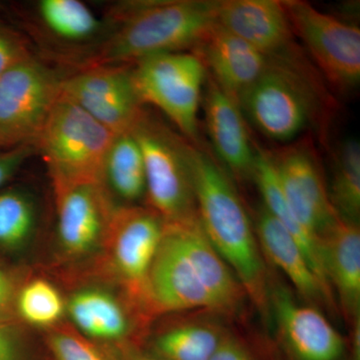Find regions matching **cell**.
I'll return each instance as SVG.
<instances>
[{
  "label": "cell",
  "instance_id": "cell-1",
  "mask_svg": "<svg viewBox=\"0 0 360 360\" xmlns=\"http://www.w3.org/2000/svg\"><path fill=\"white\" fill-rule=\"evenodd\" d=\"M245 295L238 278L206 236L198 215L165 221L149 271L148 314L196 309L232 314Z\"/></svg>",
  "mask_w": 360,
  "mask_h": 360
},
{
  "label": "cell",
  "instance_id": "cell-2",
  "mask_svg": "<svg viewBox=\"0 0 360 360\" xmlns=\"http://www.w3.org/2000/svg\"><path fill=\"white\" fill-rule=\"evenodd\" d=\"M187 160L201 226L260 311L269 305L264 260L250 217L229 174L200 143L187 141Z\"/></svg>",
  "mask_w": 360,
  "mask_h": 360
},
{
  "label": "cell",
  "instance_id": "cell-3",
  "mask_svg": "<svg viewBox=\"0 0 360 360\" xmlns=\"http://www.w3.org/2000/svg\"><path fill=\"white\" fill-rule=\"evenodd\" d=\"M217 1H129L113 6L103 44L82 63L132 65L141 59L193 51L217 23Z\"/></svg>",
  "mask_w": 360,
  "mask_h": 360
},
{
  "label": "cell",
  "instance_id": "cell-4",
  "mask_svg": "<svg viewBox=\"0 0 360 360\" xmlns=\"http://www.w3.org/2000/svg\"><path fill=\"white\" fill-rule=\"evenodd\" d=\"M307 66L296 45L269 58L262 75L239 98L243 115L272 141H291L309 127H324L331 103Z\"/></svg>",
  "mask_w": 360,
  "mask_h": 360
},
{
  "label": "cell",
  "instance_id": "cell-5",
  "mask_svg": "<svg viewBox=\"0 0 360 360\" xmlns=\"http://www.w3.org/2000/svg\"><path fill=\"white\" fill-rule=\"evenodd\" d=\"M115 134L59 94L35 141L52 184L99 182Z\"/></svg>",
  "mask_w": 360,
  "mask_h": 360
},
{
  "label": "cell",
  "instance_id": "cell-6",
  "mask_svg": "<svg viewBox=\"0 0 360 360\" xmlns=\"http://www.w3.org/2000/svg\"><path fill=\"white\" fill-rule=\"evenodd\" d=\"M132 79L141 103L169 118L181 136L200 143V112L207 71L193 51L168 52L131 65Z\"/></svg>",
  "mask_w": 360,
  "mask_h": 360
},
{
  "label": "cell",
  "instance_id": "cell-7",
  "mask_svg": "<svg viewBox=\"0 0 360 360\" xmlns=\"http://www.w3.org/2000/svg\"><path fill=\"white\" fill-rule=\"evenodd\" d=\"M143 156L148 207L165 221L196 217L187 139L144 112L130 130Z\"/></svg>",
  "mask_w": 360,
  "mask_h": 360
},
{
  "label": "cell",
  "instance_id": "cell-8",
  "mask_svg": "<svg viewBox=\"0 0 360 360\" xmlns=\"http://www.w3.org/2000/svg\"><path fill=\"white\" fill-rule=\"evenodd\" d=\"M63 77L34 56L0 77V149L32 146L58 101Z\"/></svg>",
  "mask_w": 360,
  "mask_h": 360
},
{
  "label": "cell",
  "instance_id": "cell-9",
  "mask_svg": "<svg viewBox=\"0 0 360 360\" xmlns=\"http://www.w3.org/2000/svg\"><path fill=\"white\" fill-rule=\"evenodd\" d=\"M165 224L162 217L149 207H117L104 241L103 248L110 274L127 293L130 304L143 314H146L149 271Z\"/></svg>",
  "mask_w": 360,
  "mask_h": 360
},
{
  "label": "cell",
  "instance_id": "cell-10",
  "mask_svg": "<svg viewBox=\"0 0 360 360\" xmlns=\"http://www.w3.org/2000/svg\"><path fill=\"white\" fill-rule=\"evenodd\" d=\"M295 37H300L315 65L340 89H354L360 80V30L309 2L283 1Z\"/></svg>",
  "mask_w": 360,
  "mask_h": 360
},
{
  "label": "cell",
  "instance_id": "cell-11",
  "mask_svg": "<svg viewBox=\"0 0 360 360\" xmlns=\"http://www.w3.org/2000/svg\"><path fill=\"white\" fill-rule=\"evenodd\" d=\"M60 96L115 134L130 131L146 112L135 89L131 65H94L63 77Z\"/></svg>",
  "mask_w": 360,
  "mask_h": 360
},
{
  "label": "cell",
  "instance_id": "cell-12",
  "mask_svg": "<svg viewBox=\"0 0 360 360\" xmlns=\"http://www.w3.org/2000/svg\"><path fill=\"white\" fill-rule=\"evenodd\" d=\"M277 180L298 221L321 239L340 219L331 202L321 163L311 142H295L270 151Z\"/></svg>",
  "mask_w": 360,
  "mask_h": 360
},
{
  "label": "cell",
  "instance_id": "cell-13",
  "mask_svg": "<svg viewBox=\"0 0 360 360\" xmlns=\"http://www.w3.org/2000/svg\"><path fill=\"white\" fill-rule=\"evenodd\" d=\"M61 255L78 262L103 250L115 207L99 182L53 184Z\"/></svg>",
  "mask_w": 360,
  "mask_h": 360
},
{
  "label": "cell",
  "instance_id": "cell-14",
  "mask_svg": "<svg viewBox=\"0 0 360 360\" xmlns=\"http://www.w3.org/2000/svg\"><path fill=\"white\" fill-rule=\"evenodd\" d=\"M217 22L267 58L295 46L290 18L279 0H219Z\"/></svg>",
  "mask_w": 360,
  "mask_h": 360
},
{
  "label": "cell",
  "instance_id": "cell-15",
  "mask_svg": "<svg viewBox=\"0 0 360 360\" xmlns=\"http://www.w3.org/2000/svg\"><path fill=\"white\" fill-rule=\"evenodd\" d=\"M202 98L206 130L219 161L236 176H252L255 144L240 105L208 75Z\"/></svg>",
  "mask_w": 360,
  "mask_h": 360
},
{
  "label": "cell",
  "instance_id": "cell-16",
  "mask_svg": "<svg viewBox=\"0 0 360 360\" xmlns=\"http://www.w3.org/2000/svg\"><path fill=\"white\" fill-rule=\"evenodd\" d=\"M193 51L202 60L208 77L238 103L269 63L267 56L217 22Z\"/></svg>",
  "mask_w": 360,
  "mask_h": 360
},
{
  "label": "cell",
  "instance_id": "cell-17",
  "mask_svg": "<svg viewBox=\"0 0 360 360\" xmlns=\"http://www.w3.org/2000/svg\"><path fill=\"white\" fill-rule=\"evenodd\" d=\"M277 323L286 347L297 360H338L345 341L319 310L298 304L285 290L272 295Z\"/></svg>",
  "mask_w": 360,
  "mask_h": 360
},
{
  "label": "cell",
  "instance_id": "cell-18",
  "mask_svg": "<svg viewBox=\"0 0 360 360\" xmlns=\"http://www.w3.org/2000/svg\"><path fill=\"white\" fill-rule=\"evenodd\" d=\"M322 260L329 285L340 297L341 309L354 323L360 312V231L356 222L343 219L321 238Z\"/></svg>",
  "mask_w": 360,
  "mask_h": 360
},
{
  "label": "cell",
  "instance_id": "cell-19",
  "mask_svg": "<svg viewBox=\"0 0 360 360\" xmlns=\"http://www.w3.org/2000/svg\"><path fill=\"white\" fill-rule=\"evenodd\" d=\"M257 234L264 255L285 274L303 298L309 302H333L302 248L264 206L257 214Z\"/></svg>",
  "mask_w": 360,
  "mask_h": 360
},
{
  "label": "cell",
  "instance_id": "cell-20",
  "mask_svg": "<svg viewBox=\"0 0 360 360\" xmlns=\"http://www.w3.org/2000/svg\"><path fill=\"white\" fill-rule=\"evenodd\" d=\"M66 311L73 328L90 340L118 342L132 329L127 304L115 293L96 286L73 292L66 302Z\"/></svg>",
  "mask_w": 360,
  "mask_h": 360
},
{
  "label": "cell",
  "instance_id": "cell-21",
  "mask_svg": "<svg viewBox=\"0 0 360 360\" xmlns=\"http://www.w3.org/2000/svg\"><path fill=\"white\" fill-rule=\"evenodd\" d=\"M251 177L262 194L265 210L272 217H276L295 238L304 253L315 276L321 281L328 295L331 296L330 285L326 279L322 260L321 240L307 231L296 219L279 186L269 150H265L258 146H255V167Z\"/></svg>",
  "mask_w": 360,
  "mask_h": 360
},
{
  "label": "cell",
  "instance_id": "cell-22",
  "mask_svg": "<svg viewBox=\"0 0 360 360\" xmlns=\"http://www.w3.org/2000/svg\"><path fill=\"white\" fill-rule=\"evenodd\" d=\"M99 184L115 208L139 205L146 198L143 156L131 132L113 137L104 158Z\"/></svg>",
  "mask_w": 360,
  "mask_h": 360
},
{
  "label": "cell",
  "instance_id": "cell-23",
  "mask_svg": "<svg viewBox=\"0 0 360 360\" xmlns=\"http://www.w3.org/2000/svg\"><path fill=\"white\" fill-rule=\"evenodd\" d=\"M37 14L40 25L54 39L66 44H94L92 53L103 44L110 28L108 20L97 18L79 0H40Z\"/></svg>",
  "mask_w": 360,
  "mask_h": 360
},
{
  "label": "cell",
  "instance_id": "cell-24",
  "mask_svg": "<svg viewBox=\"0 0 360 360\" xmlns=\"http://www.w3.org/2000/svg\"><path fill=\"white\" fill-rule=\"evenodd\" d=\"M39 205L30 191L20 187L0 189V248L18 250L27 245L39 224Z\"/></svg>",
  "mask_w": 360,
  "mask_h": 360
},
{
  "label": "cell",
  "instance_id": "cell-25",
  "mask_svg": "<svg viewBox=\"0 0 360 360\" xmlns=\"http://www.w3.org/2000/svg\"><path fill=\"white\" fill-rule=\"evenodd\" d=\"M222 336L208 324H179L158 333L151 347L161 360H210Z\"/></svg>",
  "mask_w": 360,
  "mask_h": 360
},
{
  "label": "cell",
  "instance_id": "cell-26",
  "mask_svg": "<svg viewBox=\"0 0 360 360\" xmlns=\"http://www.w3.org/2000/svg\"><path fill=\"white\" fill-rule=\"evenodd\" d=\"M331 202L341 219L356 222L360 214V146L355 139L341 142L333 153Z\"/></svg>",
  "mask_w": 360,
  "mask_h": 360
},
{
  "label": "cell",
  "instance_id": "cell-27",
  "mask_svg": "<svg viewBox=\"0 0 360 360\" xmlns=\"http://www.w3.org/2000/svg\"><path fill=\"white\" fill-rule=\"evenodd\" d=\"M66 311V302L51 281L35 278L20 286L15 314L25 323L47 330L58 326Z\"/></svg>",
  "mask_w": 360,
  "mask_h": 360
},
{
  "label": "cell",
  "instance_id": "cell-28",
  "mask_svg": "<svg viewBox=\"0 0 360 360\" xmlns=\"http://www.w3.org/2000/svg\"><path fill=\"white\" fill-rule=\"evenodd\" d=\"M46 342L56 360H112L72 326L49 329Z\"/></svg>",
  "mask_w": 360,
  "mask_h": 360
},
{
  "label": "cell",
  "instance_id": "cell-29",
  "mask_svg": "<svg viewBox=\"0 0 360 360\" xmlns=\"http://www.w3.org/2000/svg\"><path fill=\"white\" fill-rule=\"evenodd\" d=\"M33 54L26 40L0 20V77Z\"/></svg>",
  "mask_w": 360,
  "mask_h": 360
},
{
  "label": "cell",
  "instance_id": "cell-30",
  "mask_svg": "<svg viewBox=\"0 0 360 360\" xmlns=\"http://www.w3.org/2000/svg\"><path fill=\"white\" fill-rule=\"evenodd\" d=\"M20 288L13 271L0 262V323L13 321Z\"/></svg>",
  "mask_w": 360,
  "mask_h": 360
},
{
  "label": "cell",
  "instance_id": "cell-31",
  "mask_svg": "<svg viewBox=\"0 0 360 360\" xmlns=\"http://www.w3.org/2000/svg\"><path fill=\"white\" fill-rule=\"evenodd\" d=\"M35 153L32 146H21L0 150V188H2Z\"/></svg>",
  "mask_w": 360,
  "mask_h": 360
},
{
  "label": "cell",
  "instance_id": "cell-32",
  "mask_svg": "<svg viewBox=\"0 0 360 360\" xmlns=\"http://www.w3.org/2000/svg\"><path fill=\"white\" fill-rule=\"evenodd\" d=\"M22 335L13 321L0 323V360H22Z\"/></svg>",
  "mask_w": 360,
  "mask_h": 360
},
{
  "label": "cell",
  "instance_id": "cell-33",
  "mask_svg": "<svg viewBox=\"0 0 360 360\" xmlns=\"http://www.w3.org/2000/svg\"><path fill=\"white\" fill-rule=\"evenodd\" d=\"M210 360H255L243 345L231 336L224 335Z\"/></svg>",
  "mask_w": 360,
  "mask_h": 360
},
{
  "label": "cell",
  "instance_id": "cell-34",
  "mask_svg": "<svg viewBox=\"0 0 360 360\" xmlns=\"http://www.w3.org/2000/svg\"><path fill=\"white\" fill-rule=\"evenodd\" d=\"M125 360H161V359H156V357H148V356H143V355L134 354V355H129V356H127V359H125Z\"/></svg>",
  "mask_w": 360,
  "mask_h": 360
},
{
  "label": "cell",
  "instance_id": "cell-35",
  "mask_svg": "<svg viewBox=\"0 0 360 360\" xmlns=\"http://www.w3.org/2000/svg\"><path fill=\"white\" fill-rule=\"evenodd\" d=\"M0 150H1V149H0ZM2 150H4V149H2Z\"/></svg>",
  "mask_w": 360,
  "mask_h": 360
}]
</instances>
